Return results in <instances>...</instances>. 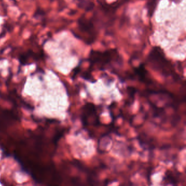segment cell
Segmentation results:
<instances>
[{
	"label": "cell",
	"mask_w": 186,
	"mask_h": 186,
	"mask_svg": "<svg viewBox=\"0 0 186 186\" xmlns=\"http://www.w3.org/2000/svg\"><path fill=\"white\" fill-rule=\"evenodd\" d=\"M150 67L155 71L165 77H172L178 80L179 76L176 74L172 63L166 58L164 51L159 46H155L150 52L147 58Z\"/></svg>",
	"instance_id": "obj_1"
},
{
	"label": "cell",
	"mask_w": 186,
	"mask_h": 186,
	"mask_svg": "<svg viewBox=\"0 0 186 186\" xmlns=\"http://www.w3.org/2000/svg\"><path fill=\"white\" fill-rule=\"evenodd\" d=\"M120 59V56L117 50L110 49L102 52L91 50L89 55V60L91 64V68L96 66L100 70H104L113 62Z\"/></svg>",
	"instance_id": "obj_2"
},
{
	"label": "cell",
	"mask_w": 186,
	"mask_h": 186,
	"mask_svg": "<svg viewBox=\"0 0 186 186\" xmlns=\"http://www.w3.org/2000/svg\"><path fill=\"white\" fill-rule=\"evenodd\" d=\"M78 30L81 35L79 38L86 44H91L96 39L97 30L93 21L83 15L78 19Z\"/></svg>",
	"instance_id": "obj_3"
},
{
	"label": "cell",
	"mask_w": 186,
	"mask_h": 186,
	"mask_svg": "<svg viewBox=\"0 0 186 186\" xmlns=\"http://www.w3.org/2000/svg\"><path fill=\"white\" fill-rule=\"evenodd\" d=\"M81 118L83 125L85 127L90 126H97L100 124L96 107L92 103H87L83 106Z\"/></svg>",
	"instance_id": "obj_4"
},
{
	"label": "cell",
	"mask_w": 186,
	"mask_h": 186,
	"mask_svg": "<svg viewBox=\"0 0 186 186\" xmlns=\"http://www.w3.org/2000/svg\"><path fill=\"white\" fill-rule=\"evenodd\" d=\"M134 74L138 80L143 82V83H151V81L150 79L148 76V72L145 68V65L141 64L138 68L134 69Z\"/></svg>",
	"instance_id": "obj_5"
},
{
	"label": "cell",
	"mask_w": 186,
	"mask_h": 186,
	"mask_svg": "<svg viewBox=\"0 0 186 186\" xmlns=\"http://www.w3.org/2000/svg\"><path fill=\"white\" fill-rule=\"evenodd\" d=\"M77 4L78 7L86 12L93 10L94 7V3L93 0H78Z\"/></svg>",
	"instance_id": "obj_6"
},
{
	"label": "cell",
	"mask_w": 186,
	"mask_h": 186,
	"mask_svg": "<svg viewBox=\"0 0 186 186\" xmlns=\"http://www.w3.org/2000/svg\"><path fill=\"white\" fill-rule=\"evenodd\" d=\"M146 8L150 17H153L160 0H146Z\"/></svg>",
	"instance_id": "obj_7"
},
{
	"label": "cell",
	"mask_w": 186,
	"mask_h": 186,
	"mask_svg": "<svg viewBox=\"0 0 186 186\" xmlns=\"http://www.w3.org/2000/svg\"><path fill=\"white\" fill-rule=\"evenodd\" d=\"M44 14V12L41 9H38L36 10V12H35V16L36 17H41L43 16Z\"/></svg>",
	"instance_id": "obj_8"
}]
</instances>
